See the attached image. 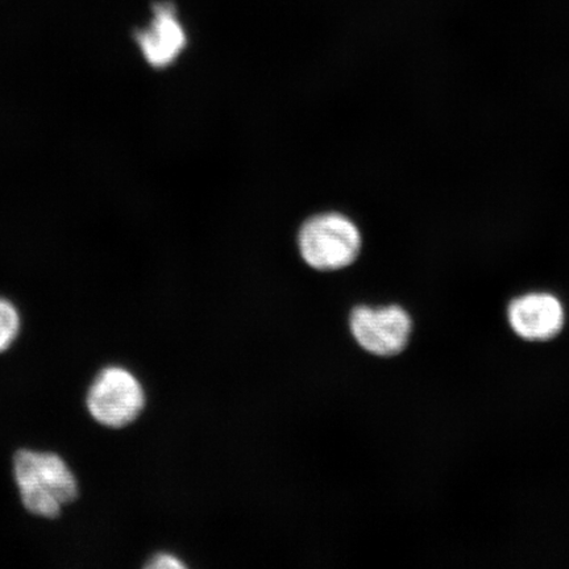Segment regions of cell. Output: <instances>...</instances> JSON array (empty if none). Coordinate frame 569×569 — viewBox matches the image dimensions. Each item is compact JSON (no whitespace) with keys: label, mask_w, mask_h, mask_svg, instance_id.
I'll return each instance as SVG.
<instances>
[{"label":"cell","mask_w":569,"mask_h":569,"mask_svg":"<svg viewBox=\"0 0 569 569\" xmlns=\"http://www.w3.org/2000/svg\"><path fill=\"white\" fill-rule=\"evenodd\" d=\"M13 475L21 501L33 516L57 518L62 507L77 500L76 476L57 453L19 450L13 457Z\"/></svg>","instance_id":"1"},{"label":"cell","mask_w":569,"mask_h":569,"mask_svg":"<svg viewBox=\"0 0 569 569\" xmlns=\"http://www.w3.org/2000/svg\"><path fill=\"white\" fill-rule=\"evenodd\" d=\"M350 326L361 348L381 358L400 355L408 347L412 332L409 312L398 305L380 309L359 306L352 311Z\"/></svg>","instance_id":"4"},{"label":"cell","mask_w":569,"mask_h":569,"mask_svg":"<svg viewBox=\"0 0 569 569\" xmlns=\"http://www.w3.org/2000/svg\"><path fill=\"white\" fill-rule=\"evenodd\" d=\"M187 566L182 563V561L173 555L169 553H159L156 555L154 558H152L151 561L147 565V568H153V569H167V568H174V569H182Z\"/></svg>","instance_id":"8"},{"label":"cell","mask_w":569,"mask_h":569,"mask_svg":"<svg viewBox=\"0 0 569 569\" xmlns=\"http://www.w3.org/2000/svg\"><path fill=\"white\" fill-rule=\"evenodd\" d=\"M20 332V316L10 301L0 298V353L9 350Z\"/></svg>","instance_id":"7"},{"label":"cell","mask_w":569,"mask_h":569,"mask_svg":"<svg viewBox=\"0 0 569 569\" xmlns=\"http://www.w3.org/2000/svg\"><path fill=\"white\" fill-rule=\"evenodd\" d=\"M298 247L306 264L330 272L358 259L361 234L352 220L341 213H320L306 220L298 234Z\"/></svg>","instance_id":"2"},{"label":"cell","mask_w":569,"mask_h":569,"mask_svg":"<svg viewBox=\"0 0 569 569\" xmlns=\"http://www.w3.org/2000/svg\"><path fill=\"white\" fill-rule=\"evenodd\" d=\"M89 412L98 423L122 429L137 421L146 407L140 381L120 367H107L92 381L88 391Z\"/></svg>","instance_id":"3"},{"label":"cell","mask_w":569,"mask_h":569,"mask_svg":"<svg viewBox=\"0 0 569 569\" xmlns=\"http://www.w3.org/2000/svg\"><path fill=\"white\" fill-rule=\"evenodd\" d=\"M507 319L511 331L530 343H545L560 336L566 326V308L550 291H528L508 303Z\"/></svg>","instance_id":"5"},{"label":"cell","mask_w":569,"mask_h":569,"mask_svg":"<svg viewBox=\"0 0 569 569\" xmlns=\"http://www.w3.org/2000/svg\"><path fill=\"white\" fill-rule=\"evenodd\" d=\"M148 26L133 31V39L149 66L167 68L180 57L188 44L173 0H154Z\"/></svg>","instance_id":"6"}]
</instances>
